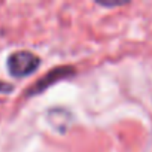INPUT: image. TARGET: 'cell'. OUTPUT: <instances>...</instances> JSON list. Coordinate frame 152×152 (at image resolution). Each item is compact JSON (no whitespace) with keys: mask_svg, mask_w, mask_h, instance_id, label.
Listing matches in <instances>:
<instances>
[{"mask_svg":"<svg viewBox=\"0 0 152 152\" xmlns=\"http://www.w3.org/2000/svg\"><path fill=\"white\" fill-rule=\"evenodd\" d=\"M40 64V58L30 51H15L8 57L6 67L14 78H26L31 75Z\"/></svg>","mask_w":152,"mask_h":152,"instance_id":"cell-1","label":"cell"},{"mask_svg":"<svg viewBox=\"0 0 152 152\" xmlns=\"http://www.w3.org/2000/svg\"><path fill=\"white\" fill-rule=\"evenodd\" d=\"M69 70L72 72V69H69V67H60V69H54V70H51L46 76H43L42 79H39L37 82H36V85L33 87V88H30L28 91H27V94L28 96H33V94H36V93H40V91H43L46 87H49L55 79H61V78H64V76L69 73Z\"/></svg>","mask_w":152,"mask_h":152,"instance_id":"cell-2","label":"cell"},{"mask_svg":"<svg viewBox=\"0 0 152 152\" xmlns=\"http://www.w3.org/2000/svg\"><path fill=\"white\" fill-rule=\"evenodd\" d=\"M12 91H14V87H12L11 84H8V82H2V81H0V93L8 94V93H12Z\"/></svg>","mask_w":152,"mask_h":152,"instance_id":"cell-3","label":"cell"}]
</instances>
